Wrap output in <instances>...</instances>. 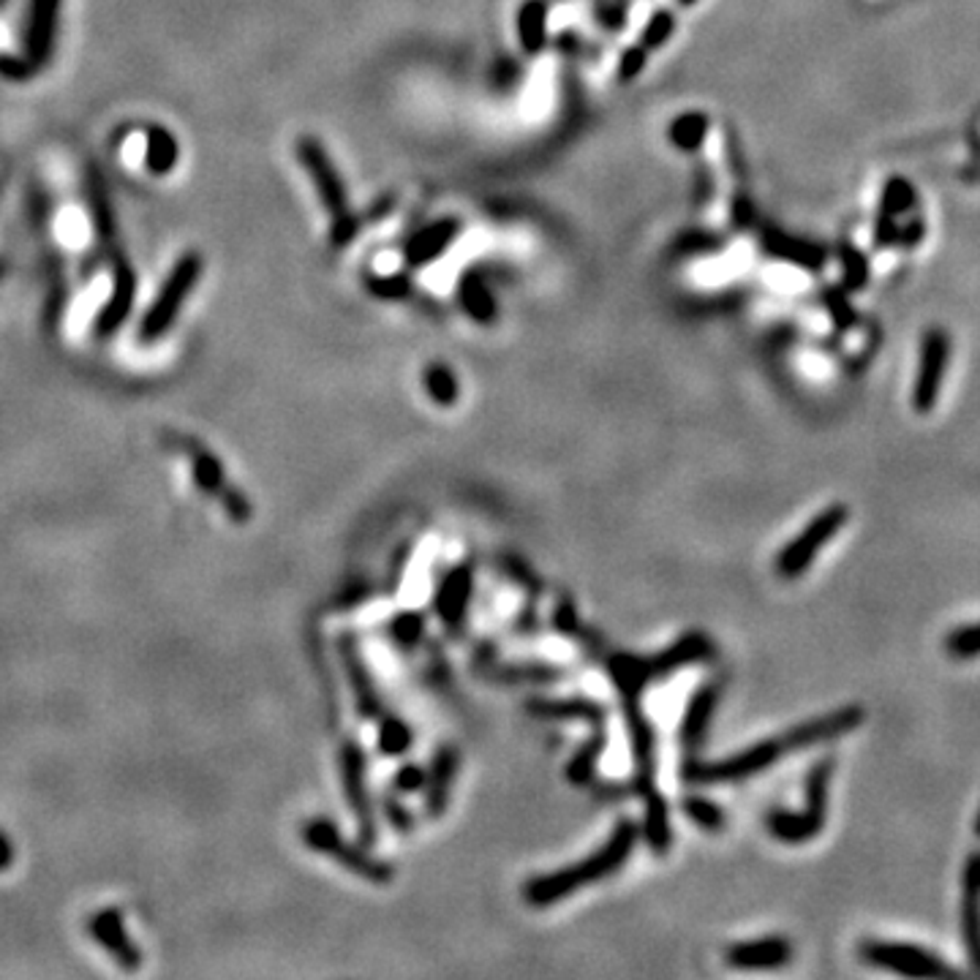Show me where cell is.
<instances>
[{
  "mask_svg": "<svg viewBox=\"0 0 980 980\" xmlns=\"http://www.w3.org/2000/svg\"><path fill=\"white\" fill-rule=\"evenodd\" d=\"M864 719L866 712L861 706H842L836 708V712L823 714V717L790 727L788 733H779V736L766 738V741H757L752 747L744 749V752L727 757V760L719 762L689 760L684 766V779L692 784H727V782H738V779H749L755 777V773L768 771L771 766H777L779 757L803 752V749L836 741V738L858 730V727L864 725Z\"/></svg>",
  "mask_w": 980,
  "mask_h": 980,
  "instance_id": "cell-1",
  "label": "cell"
},
{
  "mask_svg": "<svg viewBox=\"0 0 980 980\" xmlns=\"http://www.w3.org/2000/svg\"><path fill=\"white\" fill-rule=\"evenodd\" d=\"M635 844H637V825L632 823V820H619L613 836H610L594 855H589V858L578 861V864L572 866L559 868V872L554 874H542V877L528 879L524 888L526 902L531 907H550L556 905V902L569 899L575 891L600 883V879L619 872V868L630 861Z\"/></svg>",
  "mask_w": 980,
  "mask_h": 980,
  "instance_id": "cell-2",
  "label": "cell"
},
{
  "mask_svg": "<svg viewBox=\"0 0 980 980\" xmlns=\"http://www.w3.org/2000/svg\"><path fill=\"white\" fill-rule=\"evenodd\" d=\"M712 651H714V645L706 635H703V632H689V635L681 637L678 643L667 645L662 654H654V656L613 654V656H608V678L615 684L621 700H624V697H641L649 684L671 676V673L681 671V667L708 660V656H712Z\"/></svg>",
  "mask_w": 980,
  "mask_h": 980,
  "instance_id": "cell-3",
  "label": "cell"
},
{
  "mask_svg": "<svg viewBox=\"0 0 980 980\" xmlns=\"http://www.w3.org/2000/svg\"><path fill=\"white\" fill-rule=\"evenodd\" d=\"M167 444L172 450H180V453L186 455V461H189V466H191L193 485H197L204 496L215 498L232 524H238V526L249 524L251 515H254V504H251V498L245 496L243 488H234V485L229 483L226 468H224V463H221V457H215L213 453H210V450L204 447L199 439L183 436V433H169Z\"/></svg>",
  "mask_w": 980,
  "mask_h": 980,
  "instance_id": "cell-4",
  "label": "cell"
},
{
  "mask_svg": "<svg viewBox=\"0 0 980 980\" xmlns=\"http://www.w3.org/2000/svg\"><path fill=\"white\" fill-rule=\"evenodd\" d=\"M202 273H204V260L199 251H186V254L172 264V270H169L167 278H164L161 289H158V295L152 297L143 322H139L137 330L139 344L145 346L158 344V340L172 330L186 301H189V295L197 289L199 281H202Z\"/></svg>",
  "mask_w": 980,
  "mask_h": 980,
  "instance_id": "cell-5",
  "label": "cell"
},
{
  "mask_svg": "<svg viewBox=\"0 0 980 980\" xmlns=\"http://www.w3.org/2000/svg\"><path fill=\"white\" fill-rule=\"evenodd\" d=\"M301 836H303V842L314 850V853L327 855V858H333L336 864L349 868V872L357 874V877L368 879V883L384 885V883H390L392 874H396L390 864L373 858V855H368L366 850H360L357 844L346 842V839L340 836L338 825L330 823V820H325V818H314V820H308V823H303Z\"/></svg>",
  "mask_w": 980,
  "mask_h": 980,
  "instance_id": "cell-6",
  "label": "cell"
},
{
  "mask_svg": "<svg viewBox=\"0 0 980 980\" xmlns=\"http://www.w3.org/2000/svg\"><path fill=\"white\" fill-rule=\"evenodd\" d=\"M847 520H850V509L844 507V504H831V507H825L823 513L814 515V518L807 524V528L779 550L777 565H773L777 567L779 578L782 580L801 578V575L812 567V561L818 559L820 550L842 531Z\"/></svg>",
  "mask_w": 980,
  "mask_h": 980,
  "instance_id": "cell-7",
  "label": "cell"
},
{
  "mask_svg": "<svg viewBox=\"0 0 980 980\" xmlns=\"http://www.w3.org/2000/svg\"><path fill=\"white\" fill-rule=\"evenodd\" d=\"M861 959L866 965L879 967V970L896 972L905 978H956V970L931 950L909 942H885V940H866L858 948Z\"/></svg>",
  "mask_w": 980,
  "mask_h": 980,
  "instance_id": "cell-8",
  "label": "cell"
},
{
  "mask_svg": "<svg viewBox=\"0 0 980 980\" xmlns=\"http://www.w3.org/2000/svg\"><path fill=\"white\" fill-rule=\"evenodd\" d=\"M113 264V292L98 308L96 319H93V338L96 340H109L123 330V325L131 316L134 303H137V270L126 260L123 251L109 260Z\"/></svg>",
  "mask_w": 980,
  "mask_h": 980,
  "instance_id": "cell-9",
  "label": "cell"
},
{
  "mask_svg": "<svg viewBox=\"0 0 980 980\" xmlns=\"http://www.w3.org/2000/svg\"><path fill=\"white\" fill-rule=\"evenodd\" d=\"M295 152L301 167L308 172L310 183H314L316 193H319V202L325 204L327 213L340 215L344 210H349L346 186L344 180H340L330 152L325 150V145H322L316 137H301L295 145Z\"/></svg>",
  "mask_w": 980,
  "mask_h": 980,
  "instance_id": "cell-10",
  "label": "cell"
},
{
  "mask_svg": "<svg viewBox=\"0 0 980 980\" xmlns=\"http://www.w3.org/2000/svg\"><path fill=\"white\" fill-rule=\"evenodd\" d=\"M366 771H368L366 752H362L355 741H346L344 747H340V782H344V795L357 818V829H360L362 844H373L377 842V820H373Z\"/></svg>",
  "mask_w": 980,
  "mask_h": 980,
  "instance_id": "cell-11",
  "label": "cell"
},
{
  "mask_svg": "<svg viewBox=\"0 0 980 980\" xmlns=\"http://www.w3.org/2000/svg\"><path fill=\"white\" fill-rule=\"evenodd\" d=\"M87 935H91V940L98 948H104L113 956V961L120 970L137 972L143 967V950H139V945L128 935L126 920H123V913L117 907H104L98 913H93L91 920H87Z\"/></svg>",
  "mask_w": 980,
  "mask_h": 980,
  "instance_id": "cell-12",
  "label": "cell"
},
{
  "mask_svg": "<svg viewBox=\"0 0 980 980\" xmlns=\"http://www.w3.org/2000/svg\"><path fill=\"white\" fill-rule=\"evenodd\" d=\"M85 204L87 213H91L93 232H96L98 249H102L104 260H113L117 254V219L113 199H109V189L104 183V175L96 164H87L85 167Z\"/></svg>",
  "mask_w": 980,
  "mask_h": 980,
  "instance_id": "cell-13",
  "label": "cell"
},
{
  "mask_svg": "<svg viewBox=\"0 0 980 980\" xmlns=\"http://www.w3.org/2000/svg\"><path fill=\"white\" fill-rule=\"evenodd\" d=\"M61 6L63 0H31V6H28L25 57L33 66L44 69L55 55Z\"/></svg>",
  "mask_w": 980,
  "mask_h": 980,
  "instance_id": "cell-14",
  "label": "cell"
},
{
  "mask_svg": "<svg viewBox=\"0 0 980 980\" xmlns=\"http://www.w3.org/2000/svg\"><path fill=\"white\" fill-rule=\"evenodd\" d=\"M472 589H474V575L468 565L455 567L453 572L444 575L442 583H439L436 597H433V608H436L439 621H442L447 630L457 632L463 626V621H466Z\"/></svg>",
  "mask_w": 980,
  "mask_h": 980,
  "instance_id": "cell-15",
  "label": "cell"
},
{
  "mask_svg": "<svg viewBox=\"0 0 980 980\" xmlns=\"http://www.w3.org/2000/svg\"><path fill=\"white\" fill-rule=\"evenodd\" d=\"M338 654H340V662H344V667H346V678H349L351 692H355L357 712H360L366 719H377L381 714V697L377 692V684H373L371 673H368L366 660H362L360 649H357L355 635L340 637Z\"/></svg>",
  "mask_w": 980,
  "mask_h": 980,
  "instance_id": "cell-16",
  "label": "cell"
},
{
  "mask_svg": "<svg viewBox=\"0 0 980 980\" xmlns=\"http://www.w3.org/2000/svg\"><path fill=\"white\" fill-rule=\"evenodd\" d=\"M792 956V945L784 937H766L755 942H738L727 948V965L736 970H777Z\"/></svg>",
  "mask_w": 980,
  "mask_h": 980,
  "instance_id": "cell-17",
  "label": "cell"
},
{
  "mask_svg": "<svg viewBox=\"0 0 980 980\" xmlns=\"http://www.w3.org/2000/svg\"><path fill=\"white\" fill-rule=\"evenodd\" d=\"M457 234H461V221L455 219H442L436 221V224H428L425 229H420V232L409 238L407 251H403V254H407V262L412 264V267H428V264L439 260V256L455 243Z\"/></svg>",
  "mask_w": 980,
  "mask_h": 980,
  "instance_id": "cell-18",
  "label": "cell"
},
{
  "mask_svg": "<svg viewBox=\"0 0 980 980\" xmlns=\"http://www.w3.org/2000/svg\"><path fill=\"white\" fill-rule=\"evenodd\" d=\"M945 344L940 338L926 340L924 357H920V373L915 381L913 403L918 412H929L931 407L940 398V384H942V371H945Z\"/></svg>",
  "mask_w": 980,
  "mask_h": 980,
  "instance_id": "cell-19",
  "label": "cell"
},
{
  "mask_svg": "<svg viewBox=\"0 0 980 980\" xmlns=\"http://www.w3.org/2000/svg\"><path fill=\"white\" fill-rule=\"evenodd\" d=\"M717 686H700V689L692 695L689 706H686L684 721H681V744H684L686 752H697L706 738L708 727H712V717H714V708H717Z\"/></svg>",
  "mask_w": 980,
  "mask_h": 980,
  "instance_id": "cell-20",
  "label": "cell"
},
{
  "mask_svg": "<svg viewBox=\"0 0 980 980\" xmlns=\"http://www.w3.org/2000/svg\"><path fill=\"white\" fill-rule=\"evenodd\" d=\"M526 712L534 714L539 719H578V721H591L594 727L604 725V712L600 703L586 700V697H567V700H548V697H534L526 703Z\"/></svg>",
  "mask_w": 980,
  "mask_h": 980,
  "instance_id": "cell-21",
  "label": "cell"
},
{
  "mask_svg": "<svg viewBox=\"0 0 980 980\" xmlns=\"http://www.w3.org/2000/svg\"><path fill=\"white\" fill-rule=\"evenodd\" d=\"M457 771V752L453 747H442L433 755L431 777H425V807L431 818H442L450 801V788Z\"/></svg>",
  "mask_w": 980,
  "mask_h": 980,
  "instance_id": "cell-22",
  "label": "cell"
},
{
  "mask_svg": "<svg viewBox=\"0 0 980 980\" xmlns=\"http://www.w3.org/2000/svg\"><path fill=\"white\" fill-rule=\"evenodd\" d=\"M180 164V143L167 126L150 123L145 126V169L152 178H167Z\"/></svg>",
  "mask_w": 980,
  "mask_h": 980,
  "instance_id": "cell-23",
  "label": "cell"
},
{
  "mask_svg": "<svg viewBox=\"0 0 980 980\" xmlns=\"http://www.w3.org/2000/svg\"><path fill=\"white\" fill-rule=\"evenodd\" d=\"M645 814H643V833L649 847L656 855H667L673 844V831H671V812H667V801L660 790H651L643 795Z\"/></svg>",
  "mask_w": 980,
  "mask_h": 980,
  "instance_id": "cell-24",
  "label": "cell"
},
{
  "mask_svg": "<svg viewBox=\"0 0 980 980\" xmlns=\"http://www.w3.org/2000/svg\"><path fill=\"white\" fill-rule=\"evenodd\" d=\"M457 301H461V308L466 310L468 319H474L477 325H491V322H496L498 316L496 297H493L488 284H485L480 275L474 273L463 275L461 284H457Z\"/></svg>",
  "mask_w": 980,
  "mask_h": 980,
  "instance_id": "cell-25",
  "label": "cell"
},
{
  "mask_svg": "<svg viewBox=\"0 0 980 980\" xmlns=\"http://www.w3.org/2000/svg\"><path fill=\"white\" fill-rule=\"evenodd\" d=\"M760 249H766V254L777 256V260H788L792 264H801V267H812V270L820 267V260H823L820 249H814V245L809 243H801V240L795 238H788V234H782L773 226L762 229Z\"/></svg>",
  "mask_w": 980,
  "mask_h": 980,
  "instance_id": "cell-26",
  "label": "cell"
},
{
  "mask_svg": "<svg viewBox=\"0 0 980 980\" xmlns=\"http://www.w3.org/2000/svg\"><path fill=\"white\" fill-rule=\"evenodd\" d=\"M518 41L526 55H539L548 44V3L526 0L518 9Z\"/></svg>",
  "mask_w": 980,
  "mask_h": 980,
  "instance_id": "cell-27",
  "label": "cell"
},
{
  "mask_svg": "<svg viewBox=\"0 0 980 980\" xmlns=\"http://www.w3.org/2000/svg\"><path fill=\"white\" fill-rule=\"evenodd\" d=\"M825 829V823L814 820L809 812H771L768 814V831L773 839L784 844H803L812 842L820 831Z\"/></svg>",
  "mask_w": 980,
  "mask_h": 980,
  "instance_id": "cell-28",
  "label": "cell"
},
{
  "mask_svg": "<svg viewBox=\"0 0 980 980\" xmlns=\"http://www.w3.org/2000/svg\"><path fill=\"white\" fill-rule=\"evenodd\" d=\"M831 777H833V757H823L814 762L807 773L803 795H807V809L814 820L825 823L829 820V801H831Z\"/></svg>",
  "mask_w": 980,
  "mask_h": 980,
  "instance_id": "cell-29",
  "label": "cell"
},
{
  "mask_svg": "<svg viewBox=\"0 0 980 980\" xmlns=\"http://www.w3.org/2000/svg\"><path fill=\"white\" fill-rule=\"evenodd\" d=\"M602 752H604V730L602 727H597L594 736L572 755V760H569L565 771V777L575 784V788H583V784H589L591 779H594L597 762H600Z\"/></svg>",
  "mask_w": 980,
  "mask_h": 980,
  "instance_id": "cell-30",
  "label": "cell"
},
{
  "mask_svg": "<svg viewBox=\"0 0 980 980\" xmlns=\"http://www.w3.org/2000/svg\"><path fill=\"white\" fill-rule=\"evenodd\" d=\"M708 137V117L703 113H684L667 126V139L673 148L684 152H697Z\"/></svg>",
  "mask_w": 980,
  "mask_h": 980,
  "instance_id": "cell-31",
  "label": "cell"
},
{
  "mask_svg": "<svg viewBox=\"0 0 980 980\" xmlns=\"http://www.w3.org/2000/svg\"><path fill=\"white\" fill-rule=\"evenodd\" d=\"M422 384H425L428 398L439 407H453L461 396V381L455 379L453 368L444 366V362H428L425 373H422Z\"/></svg>",
  "mask_w": 980,
  "mask_h": 980,
  "instance_id": "cell-32",
  "label": "cell"
},
{
  "mask_svg": "<svg viewBox=\"0 0 980 980\" xmlns=\"http://www.w3.org/2000/svg\"><path fill=\"white\" fill-rule=\"evenodd\" d=\"M961 940L970 967L980 976V894H961Z\"/></svg>",
  "mask_w": 980,
  "mask_h": 980,
  "instance_id": "cell-33",
  "label": "cell"
},
{
  "mask_svg": "<svg viewBox=\"0 0 980 980\" xmlns=\"http://www.w3.org/2000/svg\"><path fill=\"white\" fill-rule=\"evenodd\" d=\"M412 747V727L401 717H384L379 725V749L381 755L398 757Z\"/></svg>",
  "mask_w": 980,
  "mask_h": 980,
  "instance_id": "cell-34",
  "label": "cell"
},
{
  "mask_svg": "<svg viewBox=\"0 0 980 980\" xmlns=\"http://www.w3.org/2000/svg\"><path fill=\"white\" fill-rule=\"evenodd\" d=\"M673 33H676V14L667 9H660L651 14V20L645 22L643 33H641V46L649 52L662 50V46L671 41Z\"/></svg>",
  "mask_w": 980,
  "mask_h": 980,
  "instance_id": "cell-35",
  "label": "cell"
},
{
  "mask_svg": "<svg viewBox=\"0 0 980 980\" xmlns=\"http://www.w3.org/2000/svg\"><path fill=\"white\" fill-rule=\"evenodd\" d=\"M366 292L377 301H403L412 295V281L409 275H366Z\"/></svg>",
  "mask_w": 980,
  "mask_h": 980,
  "instance_id": "cell-36",
  "label": "cell"
},
{
  "mask_svg": "<svg viewBox=\"0 0 980 980\" xmlns=\"http://www.w3.org/2000/svg\"><path fill=\"white\" fill-rule=\"evenodd\" d=\"M945 651L953 660H976V656H980V621L950 632L945 637Z\"/></svg>",
  "mask_w": 980,
  "mask_h": 980,
  "instance_id": "cell-37",
  "label": "cell"
},
{
  "mask_svg": "<svg viewBox=\"0 0 980 980\" xmlns=\"http://www.w3.org/2000/svg\"><path fill=\"white\" fill-rule=\"evenodd\" d=\"M684 814L692 823H697L706 831H721V825H725V812H721L717 803L700 795L684 798Z\"/></svg>",
  "mask_w": 980,
  "mask_h": 980,
  "instance_id": "cell-38",
  "label": "cell"
},
{
  "mask_svg": "<svg viewBox=\"0 0 980 980\" xmlns=\"http://www.w3.org/2000/svg\"><path fill=\"white\" fill-rule=\"evenodd\" d=\"M422 632H425V619L420 613H398L390 621V637L401 649H412V645L420 643Z\"/></svg>",
  "mask_w": 980,
  "mask_h": 980,
  "instance_id": "cell-39",
  "label": "cell"
},
{
  "mask_svg": "<svg viewBox=\"0 0 980 980\" xmlns=\"http://www.w3.org/2000/svg\"><path fill=\"white\" fill-rule=\"evenodd\" d=\"M66 303H69V289H66V284H63V275L55 273V278H52V284H50V292H46V297H44V327L46 330H55L57 322H61V316H63V310H66Z\"/></svg>",
  "mask_w": 980,
  "mask_h": 980,
  "instance_id": "cell-40",
  "label": "cell"
},
{
  "mask_svg": "<svg viewBox=\"0 0 980 980\" xmlns=\"http://www.w3.org/2000/svg\"><path fill=\"white\" fill-rule=\"evenodd\" d=\"M362 219L355 215L351 210H344L340 215H333V224H330V243L336 249H346V245L355 243L357 232H360Z\"/></svg>",
  "mask_w": 980,
  "mask_h": 980,
  "instance_id": "cell-41",
  "label": "cell"
},
{
  "mask_svg": "<svg viewBox=\"0 0 980 980\" xmlns=\"http://www.w3.org/2000/svg\"><path fill=\"white\" fill-rule=\"evenodd\" d=\"M36 72H41V69L33 66L25 55H9V52L0 55V76H3V80L28 82Z\"/></svg>",
  "mask_w": 980,
  "mask_h": 980,
  "instance_id": "cell-42",
  "label": "cell"
},
{
  "mask_svg": "<svg viewBox=\"0 0 980 980\" xmlns=\"http://www.w3.org/2000/svg\"><path fill=\"white\" fill-rule=\"evenodd\" d=\"M645 61H649V50H643L641 44L624 50V55L619 61V82H624V85L626 82H635L643 74Z\"/></svg>",
  "mask_w": 980,
  "mask_h": 980,
  "instance_id": "cell-43",
  "label": "cell"
},
{
  "mask_svg": "<svg viewBox=\"0 0 980 980\" xmlns=\"http://www.w3.org/2000/svg\"><path fill=\"white\" fill-rule=\"evenodd\" d=\"M384 814H387V820L392 823V829H396L398 833H409L414 829L412 812H409L403 803H398L396 798H384Z\"/></svg>",
  "mask_w": 980,
  "mask_h": 980,
  "instance_id": "cell-44",
  "label": "cell"
},
{
  "mask_svg": "<svg viewBox=\"0 0 980 980\" xmlns=\"http://www.w3.org/2000/svg\"><path fill=\"white\" fill-rule=\"evenodd\" d=\"M396 790L401 792H417L425 788V771L420 766H401L396 771V779H392Z\"/></svg>",
  "mask_w": 980,
  "mask_h": 980,
  "instance_id": "cell-45",
  "label": "cell"
},
{
  "mask_svg": "<svg viewBox=\"0 0 980 980\" xmlns=\"http://www.w3.org/2000/svg\"><path fill=\"white\" fill-rule=\"evenodd\" d=\"M755 224V204L749 199V193H736L733 199V226L736 229H749Z\"/></svg>",
  "mask_w": 980,
  "mask_h": 980,
  "instance_id": "cell-46",
  "label": "cell"
},
{
  "mask_svg": "<svg viewBox=\"0 0 980 980\" xmlns=\"http://www.w3.org/2000/svg\"><path fill=\"white\" fill-rule=\"evenodd\" d=\"M502 676L509 681H556L559 671H550V667H507V671H502Z\"/></svg>",
  "mask_w": 980,
  "mask_h": 980,
  "instance_id": "cell-47",
  "label": "cell"
},
{
  "mask_svg": "<svg viewBox=\"0 0 980 980\" xmlns=\"http://www.w3.org/2000/svg\"><path fill=\"white\" fill-rule=\"evenodd\" d=\"M961 894H980V850L967 858L961 872Z\"/></svg>",
  "mask_w": 980,
  "mask_h": 980,
  "instance_id": "cell-48",
  "label": "cell"
},
{
  "mask_svg": "<svg viewBox=\"0 0 980 980\" xmlns=\"http://www.w3.org/2000/svg\"><path fill=\"white\" fill-rule=\"evenodd\" d=\"M556 626H559L561 635H578V613H575L572 602H561L556 610Z\"/></svg>",
  "mask_w": 980,
  "mask_h": 980,
  "instance_id": "cell-49",
  "label": "cell"
},
{
  "mask_svg": "<svg viewBox=\"0 0 980 980\" xmlns=\"http://www.w3.org/2000/svg\"><path fill=\"white\" fill-rule=\"evenodd\" d=\"M14 864V842L9 839V833L0 831V872H6Z\"/></svg>",
  "mask_w": 980,
  "mask_h": 980,
  "instance_id": "cell-50",
  "label": "cell"
},
{
  "mask_svg": "<svg viewBox=\"0 0 980 980\" xmlns=\"http://www.w3.org/2000/svg\"><path fill=\"white\" fill-rule=\"evenodd\" d=\"M976 836L980 839V809H978V814H976Z\"/></svg>",
  "mask_w": 980,
  "mask_h": 980,
  "instance_id": "cell-51",
  "label": "cell"
},
{
  "mask_svg": "<svg viewBox=\"0 0 980 980\" xmlns=\"http://www.w3.org/2000/svg\"><path fill=\"white\" fill-rule=\"evenodd\" d=\"M678 3H681V6H684V9H689V6H695V3H697V0H678Z\"/></svg>",
  "mask_w": 980,
  "mask_h": 980,
  "instance_id": "cell-52",
  "label": "cell"
},
{
  "mask_svg": "<svg viewBox=\"0 0 980 980\" xmlns=\"http://www.w3.org/2000/svg\"><path fill=\"white\" fill-rule=\"evenodd\" d=\"M3 186H6V172H0V197H3Z\"/></svg>",
  "mask_w": 980,
  "mask_h": 980,
  "instance_id": "cell-53",
  "label": "cell"
},
{
  "mask_svg": "<svg viewBox=\"0 0 980 980\" xmlns=\"http://www.w3.org/2000/svg\"><path fill=\"white\" fill-rule=\"evenodd\" d=\"M0 6H6V0H0Z\"/></svg>",
  "mask_w": 980,
  "mask_h": 980,
  "instance_id": "cell-54",
  "label": "cell"
}]
</instances>
